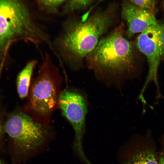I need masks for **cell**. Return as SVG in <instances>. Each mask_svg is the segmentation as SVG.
<instances>
[{
	"instance_id": "cell-1",
	"label": "cell",
	"mask_w": 164,
	"mask_h": 164,
	"mask_svg": "<svg viewBox=\"0 0 164 164\" xmlns=\"http://www.w3.org/2000/svg\"><path fill=\"white\" fill-rule=\"evenodd\" d=\"M94 7L81 16L77 14L66 16L52 41L54 55L73 69L82 67L101 38L117 25L120 16L118 2H110L104 8Z\"/></svg>"
},
{
	"instance_id": "cell-11",
	"label": "cell",
	"mask_w": 164,
	"mask_h": 164,
	"mask_svg": "<svg viewBox=\"0 0 164 164\" xmlns=\"http://www.w3.org/2000/svg\"><path fill=\"white\" fill-rule=\"evenodd\" d=\"M103 1L66 0L61 8L60 15L67 16L77 12L88 11Z\"/></svg>"
},
{
	"instance_id": "cell-3",
	"label": "cell",
	"mask_w": 164,
	"mask_h": 164,
	"mask_svg": "<svg viewBox=\"0 0 164 164\" xmlns=\"http://www.w3.org/2000/svg\"><path fill=\"white\" fill-rule=\"evenodd\" d=\"M124 22L103 36L86 57L88 68L97 73L108 75L132 74L138 68L139 58L135 43L125 36Z\"/></svg>"
},
{
	"instance_id": "cell-7",
	"label": "cell",
	"mask_w": 164,
	"mask_h": 164,
	"mask_svg": "<svg viewBox=\"0 0 164 164\" xmlns=\"http://www.w3.org/2000/svg\"><path fill=\"white\" fill-rule=\"evenodd\" d=\"M120 15L126 24L125 34L127 38L159 23L154 13L138 7L129 0H123L120 3Z\"/></svg>"
},
{
	"instance_id": "cell-9",
	"label": "cell",
	"mask_w": 164,
	"mask_h": 164,
	"mask_svg": "<svg viewBox=\"0 0 164 164\" xmlns=\"http://www.w3.org/2000/svg\"><path fill=\"white\" fill-rule=\"evenodd\" d=\"M37 61L33 60L29 61L19 74L17 79V90L21 98L28 95L31 76Z\"/></svg>"
},
{
	"instance_id": "cell-13",
	"label": "cell",
	"mask_w": 164,
	"mask_h": 164,
	"mask_svg": "<svg viewBox=\"0 0 164 164\" xmlns=\"http://www.w3.org/2000/svg\"><path fill=\"white\" fill-rule=\"evenodd\" d=\"M129 0L138 7L153 13L157 4V1L154 0Z\"/></svg>"
},
{
	"instance_id": "cell-16",
	"label": "cell",
	"mask_w": 164,
	"mask_h": 164,
	"mask_svg": "<svg viewBox=\"0 0 164 164\" xmlns=\"http://www.w3.org/2000/svg\"><path fill=\"white\" fill-rule=\"evenodd\" d=\"M3 129L2 126L0 123V141L1 139L3 134Z\"/></svg>"
},
{
	"instance_id": "cell-8",
	"label": "cell",
	"mask_w": 164,
	"mask_h": 164,
	"mask_svg": "<svg viewBox=\"0 0 164 164\" xmlns=\"http://www.w3.org/2000/svg\"><path fill=\"white\" fill-rule=\"evenodd\" d=\"M159 22L157 25L150 26L138 36L135 44L138 50L146 56L150 74L156 73L162 58L158 39Z\"/></svg>"
},
{
	"instance_id": "cell-14",
	"label": "cell",
	"mask_w": 164,
	"mask_h": 164,
	"mask_svg": "<svg viewBox=\"0 0 164 164\" xmlns=\"http://www.w3.org/2000/svg\"><path fill=\"white\" fill-rule=\"evenodd\" d=\"M158 39L162 59H164V22H159Z\"/></svg>"
},
{
	"instance_id": "cell-10",
	"label": "cell",
	"mask_w": 164,
	"mask_h": 164,
	"mask_svg": "<svg viewBox=\"0 0 164 164\" xmlns=\"http://www.w3.org/2000/svg\"><path fill=\"white\" fill-rule=\"evenodd\" d=\"M124 164H159L154 149L145 145L136 150Z\"/></svg>"
},
{
	"instance_id": "cell-17",
	"label": "cell",
	"mask_w": 164,
	"mask_h": 164,
	"mask_svg": "<svg viewBox=\"0 0 164 164\" xmlns=\"http://www.w3.org/2000/svg\"><path fill=\"white\" fill-rule=\"evenodd\" d=\"M0 164H2V163L0 159Z\"/></svg>"
},
{
	"instance_id": "cell-15",
	"label": "cell",
	"mask_w": 164,
	"mask_h": 164,
	"mask_svg": "<svg viewBox=\"0 0 164 164\" xmlns=\"http://www.w3.org/2000/svg\"><path fill=\"white\" fill-rule=\"evenodd\" d=\"M158 159L159 164H164V148L160 152Z\"/></svg>"
},
{
	"instance_id": "cell-5",
	"label": "cell",
	"mask_w": 164,
	"mask_h": 164,
	"mask_svg": "<svg viewBox=\"0 0 164 164\" xmlns=\"http://www.w3.org/2000/svg\"><path fill=\"white\" fill-rule=\"evenodd\" d=\"M58 70L46 52L38 76L32 83L28 108L37 122L48 125L50 117L58 103V84L53 74Z\"/></svg>"
},
{
	"instance_id": "cell-12",
	"label": "cell",
	"mask_w": 164,
	"mask_h": 164,
	"mask_svg": "<svg viewBox=\"0 0 164 164\" xmlns=\"http://www.w3.org/2000/svg\"><path fill=\"white\" fill-rule=\"evenodd\" d=\"M66 0H38L34 1L40 12L50 15H60V8Z\"/></svg>"
},
{
	"instance_id": "cell-4",
	"label": "cell",
	"mask_w": 164,
	"mask_h": 164,
	"mask_svg": "<svg viewBox=\"0 0 164 164\" xmlns=\"http://www.w3.org/2000/svg\"><path fill=\"white\" fill-rule=\"evenodd\" d=\"M4 129L10 141L15 164L26 163L42 153L56 135L48 125L37 122L22 112L12 114L7 120Z\"/></svg>"
},
{
	"instance_id": "cell-2",
	"label": "cell",
	"mask_w": 164,
	"mask_h": 164,
	"mask_svg": "<svg viewBox=\"0 0 164 164\" xmlns=\"http://www.w3.org/2000/svg\"><path fill=\"white\" fill-rule=\"evenodd\" d=\"M31 2L26 0H0V60L4 61L10 47L19 41L36 46L52 44L50 35Z\"/></svg>"
},
{
	"instance_id": "cell-6",
	"label": "cell",
	"mask_w": 164,
	"mask_h": 164,
	"mask_svg": "<svg viewBox=\"0 0 164 164\" xmlns=\"http://www.w3.org/2000/svg\"><path fill=\"white\" fill-rule=\"evenodd\" d=\"M58 103L62 114L70 122L74 132L73 150L81 160L87 163L88 160L84 152L82 145L85 130V118L87 112L86 101L79 93L65 91L60 94Z\"/></svg>"
}]
</instances>
